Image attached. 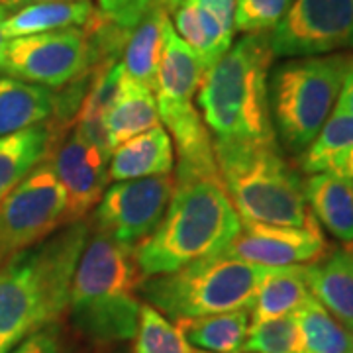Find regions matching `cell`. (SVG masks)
I'll return each instance as SVG.
<instances>
[{
  "instance_id": "23",
  "label": "cell",
  "mask_w": 353,
  "mask_h": 353,
  "mask_svg": "<svg viewBox=\"0 0 353 353\" xmlns=\"http://www.w3.org/2000/svg\"><path fill=\"white\" fill-rule=\"evenodd\" d=\"M50 141L48 124L0 138V201L46 157Z\"/></svg>"
},
{
  "instance_id": "4",
  "label": "cell",
  "mask_w": 353,
  "mask_h": 353,
  "mask_svg": "<svg viewBox=\"0 0 353 353\" xmlns=\"http://www.w3.org/2000/svg\"><path fill=\"white\" fill-rule=\"evenodd\" d=\"M134 250L102 232L88 236L77 265L69 312L75 328L99 343L134 340L141 301Z\"/></svg>"
},
{
  "instance_id": "31",
  "label": "cell",
  "mask_w": 353,
  "mask_h": 353,
  "mask_svg": "<svg viewBox=\"0 0 353 353\" xmlns=\"http://www.w3.org/2000/svg\"><path fill=\"white\" fill-rule=\"evenodd\" d=\"M8 353H61L59 328L55 324L46 326L20 341Z\"/></svg>"
},
{
  "instance_id": "28",
  "label": "cell",
  "mask_w": 353,
  "mask_h": 353,
  "mask_svg": "<svg viewBox=\"0 0 353 353\" xmlns=\"http://www.w3.org/2000/svg\"><path fill=\"white\" fill-rule=\"evenodd\" d=\"M241 353H306L294 312L265 322H252Z\"/></svg>"
},
{
  "instance_id": "36",
  "label": "cell",
  "mask_w": 353,
  "mask_h": 353,
  "mask_svg": "<svg viewBox=\"0 0 353 353\" xmlns=\"http://www.w3.org/2000/svg\"><path fill=\"white\" fill-rule=\"evenodd\" d=\"M0 2H2V0H0Z\"/></svg>"
},
{
  "instance_id": "1",
  "label": "cell",
  "mask_w": 353,
  "mask_h": 353,
  "mask_svg": "<svg viewBox=\"0 0 353 353\" xmlns=\"http://www.w3.org/2000/svg\"><path fill=\"white\" fill-rule=\"evenodd\" d=\"M88 236L85 220L67 224L0 263V353L63 316Z\"/></svg>"
},
{
  "instance_id": "9",
  "label": "cell",
  "mask_w": 353,
  "mask_h": 353,
  "mask_svg": "<svg viewBox=\"0 0 353 353\" xmlns=\"http://www.w3.org/2000/svg\"><path fill=\"white\" fill-rule=\"evenodd\" d=\"M99 65L87 26L8 39L4 71L8 77L59 88Z\"/></svg>"
},
{
  "instance_id": "12",
  "label": "cell",
  "mask_w": 353,
  "mask_h": 353,
  "mask_svg": "<svg viewBox=\"0 0 353 353\" xmlns=\"http://www.w3.org/2000/svg\"><path fill=\"white\" fill-rule=\"evenodd\" d=\"M328 253V241L314 216L304 226H273L241 220L240 234L222 255L261 267H303Z\"/></svg>"
},
{
  "instance_id": "32",
  "label": "cell",
  "mask_w": 353,
  "mask_h": 353,
  "mask_svg": "<svg viewBox=\"0 0 353 353\" xmlns=\"http://www.w3.org/2000/svg\"><path fill=\"white\" fill-rule=\"evenodd\" d=\"M336 104H338L336 108H340V110H343V112L352 114L353 116V63L352 67H350V71H347L345 79H343L340 97H338V102H336Z\"/></svg>"
},
{
  "instance_id": "21",
  "label": "cell",
  "mask_w": 353,
  "mask_h": 353,
  "mask_svg": "<svg viewBox=\"0 0 353 353\" xmlns=\"http://www.w3.org/2000/svg\"><path fill=\"white\" fill-rule=\"evenodd\" d=\"M250 324V310L183 318L175 322L185 340L202 353H241Z\"/></svg>"
},
{
  "instance_id": "13",
  "label": "cell",
  "mask_w": 353,
  "mask_h": 353,
  "mask_svg": "<svg viewBox=\"0 0 353 353\" xmlns=\"http://www.w3.org/2000/svg\"><path fill=\"white\" fill-rule=\"evenodd\" d=\"M53 155L46 153V159L51 165L57 181L61 183L67 199L65 226L81 222L85 216L99 204L108 176V161L110 155L102 153L94 145L81 138L75 130L65 136L61 143L53 141Z\"/></svg>"
},
{
  "instance_id": "7",
  "label": "cell",
  "mask_w": 353,
  "mask_h": 353,
  "mask_svg": "<svg viewBox=\"0 0 353 353\" xmlns=\"http://www.w3.org/2000/svg\"><path fill=\"white\" fill-rule=\"evenodd\" d=\"M352 63V53H330L294 57L275 69L269 83L271 120L290 153L301 155L326 124Z\"/></svg>"
},
{
  "instance_id": "11",
  "label": "cell",
  "mask_w": 353,
  "mask_h": 353,
  "mask_svg": "<svg viewBox=\"0 0 353 353\" xmlns=\"http://www.w3.org/2000/svg\"><path fill=\"white\" fill-rule=\"evenodd\" d=\"M175 190V175L118 181L104 190L94 212L97 230L136 250L161 224Z\"/></svg>"
},
{
  "instance_id": "19",
  "label": "cell",
  "mask_w": 353,
  "mask_h": 353,
  "mask_svg": "<svg viewBox=\"0 0 353 353\" xmlns=\"http://www.w3.org/2000/svg\"><path fill=\"white\" fill-rule=\"evenodd\" d=\"M94 16L90 0L75 2H34L16 8L4 22L6 38H22L46 32H57L67 28H83Z\"/></svg>"
},
{
  "instance_id": "29",
  "label": "cell",
  "mask_w": 353,
  "mask_h": 353,
  "mask_svg": "<svg viewBox=\"0 0 353 353\" xmlns=\"http://www.w3.org/2000/svg\"><path fill=\"white\" fill-rule=\"evenodd\" d=\"M294 0H238L234 28L241 34L271 32L283 20Z\"/></svg>"
},
{
  "instance_id": "26",
  "label": "cell",
  "mask_w": 353,
  "mask_h": 353,
  "mask_svg": "<svg viewBox=\"0 0 353 353\" xmlns=\"http://www.w3.org/2000/svg\"><path fill=\"white\" fill-rule=\"evenodd\" d=\"M238 0H192L201 24L206 53L204 67L214 65L234 43V12Z\"/></svg>"
},
{
  "instance_id": "20",
  "label": "cell",
  "mask_w": 353,
  "mask_h": 353,
  "mask_svg": "<svg viewBox=\"0 0 353 353\" xmlns=\"http://www.w3.org/2000/svg\"><path fill=\"white\" fill-rule=\"evenodd\" d=\"M112 148L161 124L153 90L126 75L122 92L104 116Z\"/></svg>"
},
{
  "instance_id": "24",
  "label": "cell",
  "mask_w": 353,
  "mask_h": 353,
  "mask_svg": "<svg viewBox=\"0 0 353 353\" xmlns=\"http://www.w3.org/2000/svg\"><path fill=\"white\" fill-rule=\"evenodd\" d=\"M352 150L353 116L340 108H334L312 143L301 153V167L308 175L328 171L338 173Z\"/></svg>"
},
{
  "instance_id": "27",
  "label": "cell",
  "mask_w": 353,
  "mask_h": 353,
  "mask_svg": "<svg viewBox=\"0 0 353 353\" xmlns=\"http://www.w3.org/2000/svg\"><path fill=\"white\" fill-rule=\"evenodd\" d=\"M134 340V353H202L185 340L175 324L148 303H141L139 308Z\"/></svg>"
},
{
  "instance_id": "5",
  "label": "cell",
  "mask_w": 353,
  "mask_h": 353,
  "mask_svg": "<svg viewBox=\"0 0 353 353\" xmlns=\"http://www.w3.org/2000/svg\"><path fill=\"white\" fill-rule=\"evenodd\" d=\"M218 175L241 220L304 226L310 208L304 183L275 139H212Z\"/></svg>"
},
{
  "instance_id": "2",
  "label": "cell",
  "mask_w": 353,
  "mask_h": 353,
  "mask_svg": "<svg viewBox=\"0 0 353 353\" xmlns=\"http://www.w3.org/2000/svg\"><path fill=\"white\" fill-rule=\"evenodd\" d=\"M240 230L241 218L220 176H175L161 224L134 250L139 275H165L222 255Z\"/></svg>"
},
{
  "instance_id": "17",
  "label": "cell",
  "mask_w": 353,
  "mask_h": 353,
  "mask_svg": "<svg viewBox=\"0 0 353 353\" xmlns=\"http://www.w3.org/2000/svg\"><path fill=\"white\" fill-rule=\"evenodd\" d=\"M169 14L163 8L161 0H152L139 24L130 32L122 55V65L130 79L141 83L153 90L157 85V71L163 57L165 22Z\"/></svg>"
},
{
  "instance_id": "25",
  "label": "cell",
  "mask_w": 353,
  "mask_h": 353,
  "mask_svg": "<svg viewBox=\"0 0 353 353\" xmlns=\"http://www.w3.org/2000/svg\"><path fill=\"white\" fill-rule=\"evenodd\" d=\"M306 353H353V332L318 299L310 296L294 310Z\"/></svg>"
},
{
  "instance_id": "22",
  "label": "cell",
  "mask_w": 353,
  "mask_h": 353,
  "mask_svg": "<svg viewBox=\"0 0 353 353\" xmlns=\"http://www.w3.org/2000/svg\"><path fill=\"white\" fill-rule=\"evenodd\" d=\"M304 267H277L273 269L255 294L252 310V322H265L281 316L292 314L301 304L310 299Z\"/></svg>"
},
{
  "instance_id": "35",
  "label": "cell",
  "mask_w": 353,
  "mask_h": 353,
  "mask_svg": "<svg viewBox=\"0 0 353 353\" xmlns=\"http://www.w3.org/2000/svg\"><path fill=\"white\" fill-rule=\"evenodd\" d=\"M340 175H345L350 176V179H353V150L350 152V155L345 157V161L341 163L340 171H338Z\"/></svg>"
},
{
  "instance_id": "14",
  "label": "cell",
  "mask_w": 353,
  "mask_h": 353,
  "mask_svg": "<svg viewBox=\"0 0 353 353\" xmlns=\"http://www.w3.org/2000/svg\"><path fill=\"white\" fill-rule=\"evenodd\" d=\"M312 296L353 332V241L304 267Z\"/></svg>"
},
{
  "instance_id": "10",
  "label": "cell",
  "mask_w": 353,
  "mask_h": 353,
  "mask_svg": "<svg viewBox=\"0 0 353 353\" xmlns=\"http://www.w3.org/2000/svg\"><path fill=\"white\" fill-rule=\"evenodd\" d=\"M275 57H314L353 50V0H294L271 32Z\"/></svg>"
},
{
  "instance_id": "6",
  "label": "cell",
  "mask_w": 353,
  "mask_h": 353,
  "mask_svg": "<svg viewBox=\"0 0 353 353\" xmlns=\"http://www.w3.org/2000/svg\"><path fill=\"white\" fill-rule=\"evenodd\" d=\"M277 267H261L216 255L173 273L141 277L138 294L173 322L183 318L252 310L265 277Z\"/></svg>"
},
{
  "instance_id": "34",
  "label": "cell",
  "mask_w": 353,
  "mask_h": 353,
  "mask_svg": "<svg viewBox=\"0 0 353 353\" xmlns=\"http://www.w3.org/2000/svg\"><path fill=\"white\" fill-rule=\"evenodd\" d=\"M34 2H75V0H2L0 4H4L8 10H12V8H20L26 4H34Z\"/></svg>"
},
{
  "instance_id": "33",
  "label": "cell",
  "mask_w": 353,
  "mask_h": 353,
  "mask_svg": "<svg viewBox=\"0 0 353 353\" xmlns=\"http://www.w3.org/2000/svg\"><path fill=\"white\" fill-rule=\"evenodd\" d=\"M8 14H10V10H8L4 4H0V73L4 71V61H6V48H8V38H6V34H4V22H6Z\"/></svg>"
},
{
  "instance_id": "8",
  "label": "cell",
  "mask_w": 353,
  "mask_h": 353,
  "mask_svg": "<svg viewBox=\"0 0 353 353\" xmlns=\"http://www.w3.org/2000/svg\"><path fill=\"white\" fill-rule=\"evenodd\" d=\"M67 199L43 157L0 201V263L65 226Z\"/></svg>"
},
{
  "instance_id": "16",
  "label": "cell",
  "mask_w": 353,
  "mask_h": 353,
  "mask_svg": "<svg viewBox=\"0 0 353 353\" xmlns=\"http://www.w3.org/2000/svg\"><path fill=\"white\" fill-rule=\"evenodd\" d=\"M304 196L318 224L343 243L353 241V179L340 173H316L304 183Z\"/></svg>"
},
{
  "instance_id": "18",
  "label": "cell",
  "mask_w": 353,
  "mask_h": 353,
  "mask_svg": "<svg viewBox=\"0 0 353 353\" xmlns=\"http://www.w3.org/2000/svg\"><path fill=\"white\" fill-rule=\"evenodd\" d=\"M55 110V94L48 87L0 77V138L43 124Z\"/></svg>"
},
{
  "instance_id": "3",
  "label": "cell",
  "mask_w": 353,
  "mask_h": 353,
  "mask_svg": "<svg viewBox=\"0 0 353 353\" xmlns=\"http://www.w3.org/2000/svg\"><path fill=\"white\" fill-rule=\"evenodd\" d=\"M269 32L245 34L202 75L196 102L214 139H275L269 108Z\"/></svg>"
},
{
  "instance_id": "30",
  "label": "cell",
  "mask_w": 353,
  "mask_h": 353,
  "mask_svg": "<svg viewBox=\"0 0 353 353\" xmlns=\"http://www.w3.org/2000/svg\"><path fill=\"white\" fill-rule=\"evenodd\" d=\"M152 0H99V12L120 30L132 32L143 18Z\"/></svg>"
},
{
  "instance_id": "15",
  "label": "cell",
  "mask_w": 353,
  "mask_h": 353,
  "mask_svg": "<svg viewBox=\"0 0 353 353\" xmlns=\"http://www.w3.org/2000/svg\"><path fill=\"white\" fill-rule=\"evenodd\" d=\"M175 167L173 141L163 126H155L114 148L108 161L110 181H134L169 175Z\"/></svg>"
}]
</instances>
